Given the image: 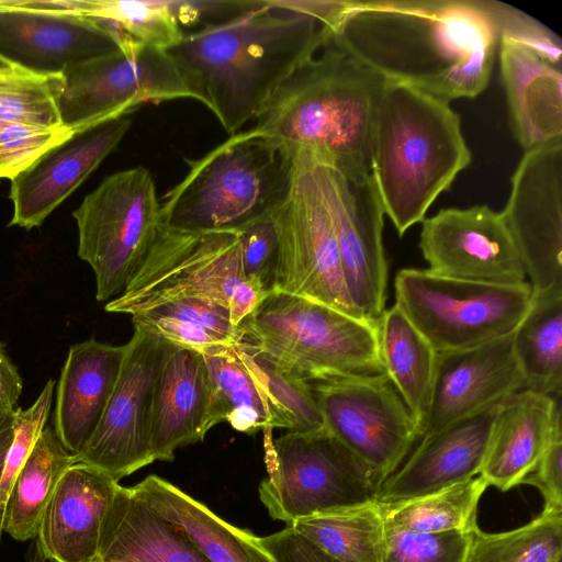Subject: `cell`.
Masks as SVG:
<instances>
[{
	"mask_svg": "<svg viewBox=\"0 0 562 562\" xmlns=\"http://www.w3.org/2000/svg\"><path fill=\"white\" fill-rule=\"evenodd\" d=\"M395 304L438 352L467 350L512 335L532 305V288L402 269Z\"/></svg>",
	"mask_w": 562,
	"mask_h": 562,
	"instance_id": "obj_9",
	"label": "cell"
},
{
	"mask_svg": "<svg viewBox=\"0 0 562 562\" xmlns=\"http://www.w3.org/2000/svg\"><path fill=\"white\" fill-rule=\"evenodd\" d=\"M477 2L494 25L498 37H509L549 64L561 68L562 42L550 29L505 3L490 0Z\"/></svg>",
	"mask_w": 562,
	"mask_h": 562,
	"instance_id": "obj_42",
	"label": "cell"
},
{
	"mask_svg": "<svg viewBox=\"0 0 562 562\" xmlns=\"http://www.w3.org/2000/svg\"><path fill=\"white\" fill-rule=\"evenodd\" d=\"M295 154L256 130L239 132L196 160L160 200L161 225L192 233H238L286 201Z\"/></svg>",
	"mask_w": 562,
	"mask_h": 562,
	"instance_id": "obj_5",
	"label": "cell"
},
{
	"mask_svg": "<svg viewBox=\"0 0 562 562\" xmlns=\"http://www.w3.org/2000/svg\"><path fill=\"white\" fill-rule=\"evenodd\" d=\"M27 562H52L44 555L36 539H33V542L30 546L27 552Z\"/></svg>",
	"mask_w": 562,
	"mask_h": 562,
	"instance_id": "obj_49",
	"label": "cell"
},
{
	"mask_svg": "<svg viewBox=\"0 0 562 562\" xmlns=\"http://www.w3.org/2000/svg\"><path fill=\"white\" fill-rule=\"evenodd\" d=\"M239 348L262 382L288 431L310 432L325 428L321 408L308 382L292 375L247 341L240 344Z\"/></svg>",
	"mask_w": 562,
	"mask_h": 562,
	"instance_id": "obj_39",
	"label": "cell"
},
{
	"mask_svg": "<svg viewBox=\"0 0 562 562\" xmlns=\"http://www.w3.org/2000/svg\"><path fill=\"white\" fill-rule=\"evenodd\" d=\"M501 402L423 437L404 465L382 483L375 501L402 503L480 474Z\"/></svg>",
	"mask_w": 562,
	"mask_h": 562,
	"instance_id": "obj_21",
	"label": "cell"
},
{
	"mask_svg": "<svg viewBox=\"0 0 562 562\" xmlns=\"http://www.w3.org/2000/svg\"><path fill=\"white\" fill-rule=\"evenodd\" d=\"M561 426V396L513 393L499 404L479 475L503 492L521 484Z\"/></svg>",
	"mask_w": 562,
	"mask_h": 562,
	"instance_id": "obj_23",
	"label": "cell"
},
{
	"mask_svg": "<svg viewBox=\"0 0 562 562\" xmlns=\"http://www.w3.org/2000/svg\"><path fill=\"white\" fill-rule=\"evenodd\" d=\"M263 431L267 476L259 497L270 517L297 520L375 499V472L326 428L288 431L273 439Z\"/></svg>",
	"mask_w": 562,
	"mask_h": 562,
	"instance_id": "obj_8",
	"label": "cell"
},
{
	"mask_svg": "<svg viewBox=\"0 0 562 562\" xmlns=\"http://www.w3.org/2000/svg\"><path fill=\"white\" fill-rule=\"evenodd\" d=\"M13 3H14V0H0V10L12 7Z\"/></svg>",
	"mask_w": 562,
	"mask_h": 562,
	"instance_id": "obj_50",
	"label": "cell"
},
{
	"mask_svg": "<svg viewBox=\"0 0 562 562\" xmlns=\"http://www.w3.org/2000/svg\"><path fill=\"white\" fill-rule=\"evenodd\" d=\"M125 345L93 338L72 345L56 389L54 431L77 456L98 428L117 381Z\"/></svg>",
	"mask_w": 562,
	"mask_h": 562,
	"instance_id": "obj_24",
	"label": "cell"
},
{
	"mask_svg": "<svg viewBox=\"0 0 562 562\" xmlns=\"http://www.w3.org/2000/svg\"><path fill=\"white\" fill-rule=\"evenodd\" d=\"M384 85L327 41L279 87L255 128L294 154L305 150L338 168L370 172L371 130Z\"/></svg>",
	"mask_w": 562,
	"mask_h": 562,
	"instance_id": "obj_4",
	"label": "cell"
},
{
	"mask_svg": "<svg viewBox=\"0 0 562 562\" xmlns=\"http://www.w3.org/2000/svg\"><path fill=\"white\" fill-rule=\"evenodd\" d=\"M329 36L330 29L318 19L259 0L226 20L184 33L166 52L195 100L234 135L256 120L284 80Z\"/></svg>",
	"mask_w": 562,
	"mask_h": 562,
	"instance_id": "obj_2",
	"label": "cell"
},
{
	"mask_svg": "<svg viewBox=\"0 0 562 562\" xmlns=\"http://www.w3.org/2000/svg\"><path fill=\"white\" fill-rule=\"evenodd\" d=\"M132 321L204 356L223 355L245 341L244 329L234 325L228 307L206 299L168 301L132 315Z\"/></svg>",
	"mask_w": 562,
	"mask_h": 562,
	"instance_id": "obj_30",
	"label": "cell"
},
{
	"mask_svg": "<svg viewBox=\"0 0 562 562\" xmlns=\"http://www.w3.org/2000/svg\"><path fill=\"white\" fill-rule=\"evenodd\" d=\"M419 248L427 270L439 277L492 284L526 281L501 213L487 205L448 207L425 217Z\"/></svg>",
	"mask_w": 562,
	"mask_h": 562,
	"instance_id": "obj_18",
	"label": "cell"
},
{
	"mask_svg": "<svg viewBox=\"0 0 562 562\" xmlns=\"http://www.w3.org/2000/svg\"><path fill=\"white\" fill-rule=\"evenodd\" d=\"M13 438L12 418L0 419V481L2 477L7 451ZM1 541V538H0Z\"/></svg>",
	"mask_w": 562,
	"mask_h": 562,
	"instance_id": "obj_48",
	"label": "cell"
},
{
	"mask_svg": "<svg viewBox=\"0 0 562 562\" xmlns=\"http://www.w3.org/2000/svg\"><path fill=\"white\" fill-rule=\"evenodd\" d=\"M245 341L310 384L385 374L379 324L271 291L241 322Z\"/></svg>",
	"mask_w": 562,
	"mask_h": 562,
	"instance_id": "obj_6",
	"label": "cell"
},
{
	"mask_svg": "<svg viewBox=\"0 0 562 562\" xmlns=\"http://www.w3.org/2000/svg\"><path fill=\"white\" fill-rule=\"evenodd\" d=\"M78 257L95 277V299L120 295L136 274L161 227L154 178L143 166L104 178L72 212Z\"/></svg>",
	"mask_w": 562,
	"mask_h": 562,
	"instance_id": "obj_10",
	"label": "cell"
},
{
	"mask_svg": "<svg viewBox=\"0 0 562 562\" xmlns=\"http://www.w3.org/2000/svg\"><path fill=\"white\" fill-rule=\"evenodd\" d=\"M562 514L541 512L514 530H473L467 562H560Z\"/></svg>",
	"mask_w": 562,
	"mask_h": 562,
	"instance_id": "obj_37",
	"label": "cell"
},
{
	"mask_svg": "<svg viewBox=\"0 0 562 562\" xmlns=\"http://www.w3.org/2000/svg\"><path fill=\"white\" fill-rule=\"evenodd\" d=\"M61 75H45L18 65L0 68V128L10 124L63 126L58 98Z\"/></svg>",
	"mask_w": 562,
	"mask_h": 562,
	"instance_id": "obj_38",
	"label": "cell"
},
{
	"mask_svg": "<svg viewBox=\"0 0 562 562\" xmlns=\"http://www.w3.org/2000/svg\"><path fill=\"white\" fill-rule=\"evenodd\" d=\"M97 562H210L132 487L119 486L104 517Z\"/></svg>",
	"mask_w": 562,
	"mask_h": 562,
	"instance_id": "obj_27",
	"label": "cell"
},
{
	"mask_svg": "<svg viewBox=\"0 0 562 562\" xmlns=\"http://www.w3.org/2000/svg\"><path fill=\"white\" fill-rule=\"evenodd\" d=\"M205 360L211 383V428L226 422L235 430L249 435L258 430L285 429L239 345L223 355L205 356Z\"/></svg>",
	"mask_w": 562,
	"mask_h": 562,
	"instance_id": "obj_31",
	"label": "cell"
},
{
	"mask_svg": "<svg viewBox=\"0 0 562 562\" xmlns=\"http://www.w3.org/2000/svg\"><path fill=\"white\" fill-rule=\"evenodd\" d=\"M22 387V378L0 344V419L13 415Z\"/></svg>",
	"mask_w": 562,
	"mask_h": 562,
	"instance_id": "obj_47",
	"label": "cell"
},
{
	"mask_svg": "<svg viewBox=\"0 0 562 562\" xmlns=\"http://www.w3.org/2000/svg\"><path fill=\"white\" fill-rule=\"evenodd\" d=\"M268 294L245 278L237 233H192L161 225L134 278L104 308L134 315L168 301L199 297L227 306L239 326Z\"/></svg>",
	"mask_w": 562,
	"mask_h": 562,
	"instance_id": "obj_7",
	"label": "cell"
},
{
	"mask_svg": "<svg viewBox=\"0 0 562 562\" xmlns=\"http://www.w3.org/2000/svg\"><path fill=\"white\" fill-rule=\"evenodd\" d=\"M524 389L550 396L562 393V295L532 297L512 335Z\"/></svg>",
	"mask_w": 562,
	"mask_h": 562,
	"instance_id": "obj_33",
	"label": "cell"
},
{
	"mask_svg": "<svg viewBox=\"0 0 562 562\" xmlns=\"http://www.w3.org/2000/svg\"><path fill=\"white\" fill-rule=\"evenodd\" d=\"M521 484L538 488L544 501L542 512L562 514V435L551 440Z\"/></svg>",
	"mask_w": 562,
	"mask_h": 562,
	"instance_id": "obj_45",
	"label": "cell"
},
{
	"mask_svg": "<svg viewBox=\"0 0 562 562\" xmlns=\"http://www.w3.org/2000/svg\"><path fill=\"white\" fill-rule=\"evenodd\" d=\"M487 487L479 475L409 501L382 504L385 522L413 532H472L479 527L477 505Z\"/></svg>",
	"mask_w": 562,
	"mask_h": 562,
	"instance_id": "obj_36",
	"label": "cell"
},
{
	"mask_svg": "<svg viewBox=\"0 0 562 562\" xmlns=\"http://www.w3.org/2000/svg\"><path fill=\"white\" fill-rule=\"evenodd\" d=\"M499 213L532 297L562 295V139L525 151Z\"/></svg>",
	"mask_w": 562,
	"mask_h": 562,
	"instance_id": "obj_16",
	"label": "cell"
},
{
	"mask_svg": "<svg viewBox=\"0 0 562 562\" xmlns=\"http://www.w3.org/2000/svg\"><path fill=\"white\" fill-rule=\"evenodd\" d=\"M75 133L64 126L10 124L0 128V178L13 179Z\"/></svg>",
	"mask_w": 562,
	"mask_h": 562,
	"instance_id": "obj_43",
	"label": "cell"
},
{
	"mask_svg": "<svg viewBox=\"0 0 562 562\" xmlns=\"http://www.w3.org/2000/svg\"><path fill=\"white\" fill-rule=\"evenodd\" d=\"M258 541L272 562H340L292 526L266 537H258Z\"/></svg>",
	"mask_w": 562,
	"mask_h": 562,
	"instance_id": "obj_46",
	"label": "cell"
},
{
	"mask_svg": "<svg viewBox=\"0 0 562 562\" xmlns=\"http://www.w3.org/2000/svg\"><path fill=\"white\" fill-rule=\"evenodd\" d=\"M340 562H383L385 517L375 499L317 514L291 525Z\"/></svg>",
	"mask_w": 562,
	"mask_h": 562,
	"instance_id": "obj_34",
	"label": "cell"
},
{
	"mask_svg": "<svg viewBox=\"0 0 562 562\" xmlns=\"http://www.w3.org/2000/svg\"><path fill=\"white\" fill-rule=\"evenodd\" d=\"M325 428L376 474L381 485L420 438L418 423L386 374L311 384Z\"/></svg>",
	"mask_w": 562,
	"mask_h": 562,
	"instance_id": "obj_15",
	"label": "cell"
},
{
	"mask_svg": "<svg viewBox=\"0 0 562 562\" xmlns=\"http://www.w3.org/2000/svg\"><path fill=\"white\" fill-rule=\"evenodd\" d=\"M306 154L331 222L351 303L361 318L379 324L386 310L387 266L384 211L373 179L370 172L341 169Z\"/></svg>",
	"mask_w": 562,
	"mask_h": 562,
	"instance_id": "obj_13",
	"label": "cell"
},
{
	"mask_svg": "<svg viewBox=\"0 0 562 562\" xmlns=\"http://www.w3.org/2000/svg\"><path fill=\"white\" fill-rule=\"evenodd\" d=\"M273 217L278 256L272 291L361 318L347 292L331 222L304 150L295 153L289 196Z\"/></svg>",
	"mask_w": 562,
	"mask_h": 562,
	"instance_id": "obj_12",
	"label": "cell"
},
{
	"mask_svg": "<svg viewBox=\"0 0 562 562\" xmlns=\"http://www.w3.org/2000/svg\"><path fill=\"white\" fill-rule=\"evenodd\" d=\"M55 381L48 380L36 401L26 409L16 408L12 418L13 438L7 451L0 481V538L3 532L5 504L14 480L46 427L50 413Z\"/></svg>",
	"mask_w": 562,
	"mask_h": 562,
	"instance_id": "obj_41",
	"label": "cell"
},
{
	"mask_svg": "<svg viewBox=\"0 0 562 562\" xmlns=\"http://www.w3.org/2000/svg\"><path fill=\"white\" fill-rule=\"evenodd\" d=\"M131 124L124 115L75 133L11 179L13 215L9 225L40 226L114 150Z\"/></svg>",
	"mask_w": 562,
	"mask_h": 562,
	"instance_id": "obj_19",
	"label": "cell"
},
{
	"mask_svg": "<svg viewBox=\"0 0 562 562\" xmlns=\"http://www.w3.org/2000/svg\"><path fill=\"white\" fill-rule=\"evenodd\" d=\"M238 234L245 278L270 293L273 290L278 256V233L273 214L245 227Z\"/></svg>",
	"mask_w": 562,
	"mask_h": 562,
	"instance_id": "obj_44",
	"label": "cell"
},
{
	"mask_svg": "<svg viewBox=\"0 0 562 562\" xmlns=\"http://www.w3.org/2000/svg\"><path fill=\"white\" fill-rule=\"evenodd\" d=\"M132 490L178 527L210 562H272L258 537L226 522L167 480L148 475Z\"/></svg>",
	"mask_w": 562,
	"mask_h": 562,
	"instance_id": "obj_28",
	"label": "cell"
},
{
	"mask_svg": "<svg viewBox=\"0 0 562 562\" xmlns=\"http://www.w3.org/2000/svg\"><path fill=\"white\" fill-rule=\"evenodd\" d=\"M379 348L384 372L415 416L422 434L438 352L396 304L385 310L379 322Z\"/></svg>",
	"mask_w": 562,
	"mask_h": 562,
	"instance_id": "obj_29",
	"label": "cell"
},
{
	"mask_svg": "<svg viewBox=\"0 0 562 562\" xmlns=\"http://www.w3.org/2000/svg\"><path fill=\"white\" fill-rule=\"evenodd\" d=\"M124 42L106 23L59 9L54 0H14L0 10V56L35 72L61 75Z\"/></svg>",
	"mask_w": 562,
	"mask_h": 562,
	"instance_id": "obj_17",
	"label": "cell"
},
{
	"mask_svg": "<svg viewBox=\"0 0 562 562\" xmlns=\"http://www.w3.org/2000/svg\"><path fill=\"white\" fill-rule=\"evenodd\" d=\"M176 347L146 327L134 325L101 422L76 456L77 462L98 468L119 482L155 461L150 450L154 392Z\"/></svg>",
	"mask_w": 562,
	"mask_h": 562,
	"instance_id": "obj_14",
	"label": "cell"
},
{
	"mask_svg": "<svg viewBox=\"0 0 562 562\" xmlns=\"http://www.w3.org/2000/svg\"><path fill=\"white\" fill-rule=\"evenodd\" d=\"M512 335L475 348L438 353L420 439L524 389Z\"/></svg>",
	"mask_w": 562,
	"mask_h": 562,
	"instance_id": "obj_20",
	"label": "cell"
},
{
	"mask_svg": "<svg viewBox=\"0 0 562 562\" xmlns=\"http://www.w3.org/2000/svg\"><path fill=\"white\" fill-rule=\"evenodd\" d=\"M68 10L111 26L122 40L167 50L183 37L179 3L171 0H55Z\"/></svg>",
	"mask_w": 562,
	"mask_h": 562,
	"instance_id": "obj_35",
	"label": "cell"
},
{
	"mask_svg": "<svg viewBox=\"0 0 562 562\" xmlns=\"http://www.w3.org/2000/svg\"><path fill=\"white\" fill-rule=\"evenodd\" d=\"M502 80L516 139L525 151L562 139V72L525 46L499 36Z\"/></svg>",
	"mask_w": 562,
	"mask_h": 562,
	"instance_id": "obj_26",
	"label": "cell"
},
{
	"mask_svg": "<svg viewBox=\"0 0 562 562\" xmlns=\"http://www.w3.org/2000/svg\"><path fill=\"white\" fill-rule=\"evenodd\" d=\"M9 65H12L10 64L9 61H7L3 57L0 56V68L1 67H7Z\"/></svg>",
	"mask_w": 562,
	"mask_h": 562,
	"instance_id": "obj_51",
	"label": "cell"
},
{
	"mask_svg": "<svg viewBox=\"0 0 562 562\" xmlns=\"http://www.w3.org/2000/svg\"><path fill=\"white\" fill-rule=\"evenodd\" d=\"M460 116L449 102L385 81L370 137V175L400 236L471 162Z\"/></svg>",
	"mask_w": 562,
	"mask_h": 562,
	"instance_id": "obj_3",
	"label": "cell"
},
{
	"mask_svg": "<svg viewBox=\"0 0 562 562\" xmlns=\"http://www.w3.org/2000/svg\"><path fill=\"white\" fill-rule=\"evenodd\" d=\"M328 42L385 81L450 102L485 90L498 35L477 0H346Z\"/></svg>",
	"mask_w": 562,
	"mask_h": 562,
	"instance_id": "obj_1",
	"label": "cell"
},
{
	"mask_svg": "<svg viewBox=\"0 0 562 562\" xmlns=\"http://www.w3.org/2000/svg\"><path fill=\"white\" fill-rule=\"evenodd\" d=\"M76 462L54 428L46 426L14 480L4 508L3 531L18 541L35 539L58 481Z\"/></svg>",
	"mask_w": 562,
	"mask_h": 562,
	"instance_id": "obj_32",
	"label": "cell"
},
{
	"mask_svg": "<svg viewBox=\"0 0 562 562\" xmlns=\"http://www.w3.org/2000/svg\"><path fill=\"white\" fill-rule=\"evenodd\" d=\"M472 532H413L385 522L383 562H467Z\"/></svg>",
	"mask_w": 562,
	"mask_h": 562,
	"instance_id": "obj_40",
	"label": "cell"
},
{
	"mask_svg": "<svg viewBox=\"0 0 562 562\" xmlns=\"http://www.w3.org/2000/svg\"><path fill=\"white\" fill-rule=\"evenodd\" d=\"M120 484L76 462L58 481L42 515L36 540L52 562H97L104 517Z\"/></svg>",
	"mask_w": 562,
	"mask_h": 562,
	"instance_id": "obj_22",
	"label": "cell"
},
{
	"mask_svg": "<svg viewBox=\"0 0 562 562\" xmlns=\"http://www.w3.org/2000/svg\"><path fill=\"white\" fill-rule=\"evenodd\" d=\"M58 114L78 133L128 115L147 103L195 97L166 50L125 41L111 54L63 72Z\"/></svg>",
	"mask_w": 562,
	"mask_h": 562,
	"instance_id": "obj_11",
	"label": "cell"
},
{
	"mask_svg": "<svg viewBox=\"0 0 562 562\" xmlns=\"http://www.w3.org/2000/svg\"><path fill=\"white\" fill-rule=\"evenodd\" d=\"M211 383L205 356L176 347L156 382L150 450L156 460L172 461L178 448L203 441L210 426Z\"/></svg>",
	"mask_w": 562,
	"mask_h": 562,
	"instance_id": "obj_25",
	"label": "cell"
}]
</instances>
